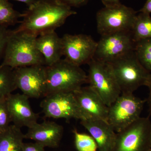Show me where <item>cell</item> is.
Here are the masks:
<instances>
[{
    "label": "cell",
    "instance_id": "cell-1",
    "mask_svg": "<svg viewBox=\"0 0 151 151\" xmlns=\"http://www.w3.org/2000/svg\"><path fill=\"white\" fill-rule=\"evenodd\" d=\"M77 14L71 8L56 0H36L23 14L22 21L14 30L35 36L55 31L65 23L68 18Z\"/></svg>",
    "mask_w": 151,
    "mask_h": 151
},
{
    "label": "cell",
    "instance_id": "cell-2",
    "mask_svg": "<svg viewBox=\"0 0 151 151\" xmlns=\"http://www.w3.org/2000/svg\"><path fill=\"white\" fill-rule=\"evenodd\" d=\"M37 37L24 32L12 30L0 66L17 68L45 65L43 55L36 45Z\"/></svg>",
    "mask_w": 151,
    "mask_h": 151
},
{
    "label": "cell",
    "instance_id": "cell-3",
    "mask_svg": "<svg viewBox=\"0 0 151 151\" xmlns=\"http://www.w3.org/2000/svg\"><path fill=\"white\" fill-rule=\"evenodd\" d=\"M46 95L59 92H74L88 84L87 75L80 66L65 59L46 66Z\"/></svg>",
    "mask_w": 151,
    "mask_h": 151
},
{
    "label": "cell",
    "instance_id": "cell-4",
    "mask_svg": "<svg viewBox=\"0 0 151 151\" xmlns=\"http://www.w3.org/2000/svg\"><path fill=\"white\" fill-rule=\"evenodd\" d=\"M122 93H133L146 86L150 72L139 61L134 50L109 63Z\"/></svg>",
    "mask_w": 151,
    "mask_h": 151
},
{
    "label": "cell",
    "instance_id": "cell-5",
    "mask_svg": "<svg viewBox=\"0 0 151 151\" xmlns=\"http://www.w3.org/2000/svg\"><path fill=\"white\" fill-rule=\"evenodd\" d=\"M88 64L89 86L109 107L122 94L111 65L94 58Z\"/></svg>",
    "mask_w": 151,
    "mask_h": 151
},
{
    "label": "cell",
    "instance_id": "cell-6",
    "mask_svg": "<svg viewBox=\"0 0 151 151\" xmlns=\"http://www.w3.org/2000/svg\"><path fill=\"white\" fill-rule=\"evenodd\" d=\"M146 102L133 93H122L108 107L107 122L115 132H120L140 118Z\"/></svg>",
    "mask_w": 151,
    "mask_h": 151
},
{
    "label": "cell",
    "instance_id": "cell-7",
    "mask_svg": "<svg viewBox=\"0 0 151 151\" xmlns=\"http://www.w3.org/2000/svg\"><path fill=\"white\" fill-rule=\"evenodd\" d=\"M151 122L149 117L138 119L116 133L111 151H149L151 149Z\"/></svg>",
    "mask_w": 151,
    "mask_h": 151
},
{
    "label": "cell",
    "instance_id": "cell-8",
    "mask_svg": "<svg viewBox=\"0 0 151 151\" xmlns=\"http://www.w3.org/2000/svg\"><path fill=\"white\" fill-rule=\"evenodd\" d=\"M137 15L132 8L120 4L105 6L96 14L97 32L100 35L113 33L132 31Z\"/></svg>",
    "mask_w": 151,
    "mask_h": 151
},
{
    "label": "cell",
    "instance_id": "cell-9",
    "mask_svg": "<svg viewBox=\"0 0 151 151\" xmlns=\"http://www.w3.org/2000/svg\"><path fill=\"white\" fill-rule=\"evenodd\" d=\"M40 107L47 118L54 119H85L73 92L51 93L44 97Z\"/></svg>",
    "mask_w": 151,
    "mask_h": 151
},
{
    "label": "cell",
    "instance_id": "cell-10",
    "mask_svg": "<svg viewBox=\"0 0 151 151\" xmlns=\"http://www.w3.org/2000/svg\"><path fill=\"white\" fill-rule=\"evenodd\" d=\"M97 43L93 58L107 63L134 50L135 42L133 40L132 31L101 35Z\"/></svg>",
    "mask_w": 151,
    "mask_h": 151
},
{
    "label": "cell",
    "instance_id": "cell-11",
    "mask_svg": "<svg viewBox=\"0 0 151 151\" xmlns=\"http://www.w3.org/2000/svg\"><path fill=\"white\" fill-rule=\"evenodd\" d=\"M61 39L63 55L68 62L80 66L88 64L94 58L97 43L91 36L66 34Z\"/></svg>",
    "mask_w": 151,
    "mask_h": 151
},
{
    "label": "cell",
    "instance_id": "cell-12",
    "mask_svg": "<svg viewBox=\"0 0 151 151\" xmlns=\"http://www.w3.org/2000/svg\"><path fill=\"white\" fill-rule=\"evenodd\" d=\"M17 89L29 98L44 97L46 94V66L34 65L14 69Z\"/></svg>",
    "mask_w": 151,
    "mask_h": 151
},
{
    "label": "cell",
    "instance_id": "cell-13",
    "mask_svg": "<svg viewBox=\"0 0 151 151\" xmlns=\"http://www.w3.org/2000/svg\"><path fill=\"white\" fill-rule=\"evenodd\" d=\"M73 94L85 119L107 122L108 107L90 86H82Z\"/></svg>",
    "mask_w": 151,
    "mask_h": 151
},
{
    "label": "cell",
    "instance_id": "cell-14",
    "mask_svg": "<svg viewBox=\"0 0 151 151\" xmlns=\"http://www.w3.org/2000/svg\"><path fill=\"white\" fill-rule=\"evenodd\" d=\"M6 99L13 125L20 128H29L37 123L38 115L33 111L27 96L12 93L6 96Z\"/></svg>",
    "mask_w": 151,
    "mask_h": 151
},
{
    "label": "cell",
    "instance_id": "cell-15",
    "mask_svg": "<svg viewBox=\"0 0 151 151\" xmlns=\"http://www.w3.org/2000/svg\"><path fill=\"white\" fill-rule=\"evenodd\" d=\"M63 132V127L55 122H37L28 128L24 139L34 141L45 147L55 148L59 145Z\"/></svg>",
    "mask_w": 151,
    "mask_h": 151
},
{
    "label": "cell",
    "instance_id": "cell-16",
    "mask_svg": "<svg viewBox=\"0 0 151 151\" xmlns=\"http://www.w3.org/2000/svg\"><path fill=\"white\" fill-rule=\"evenodd\" d=\"M81 124L96 141L99 151H111L116 133L108 122L102 120L85 119Z\"/></svg>",
    "mask_w": 151,
    "mask_h": 151
},
{
    "label": "cell",
    "instance_id": "cell-17",
    "mask_svg": "<svg viewBox=\"0 0 151 151\" xmlns=\"http://www.w3.org/2000/svg\"><path fill=\"white\" fill-rule=\"evenodd\" d=\"M36 45L43 55L45 66L53 65L63 56L62 39L55 31L39 36L36 40Z\"/></svg>",
    "mask_w": 151,
    "mask_h": 151
},
{
    "label": "cell",
    "instance_id": "cell-18",
    "mask_svg": "<svg viewBox=\"0 0 151 151\" xmlns=\"http://www.w3.org/2000/svg\"><path fill=\"white\" fill-rule=\"evenodd\" d=\"M24 139L21 128L11 125L0 133V151H22Z\"/></svg>",
    "mask_w": 151,
    "mask_h": 151
},
{
    "label": "cell",
    "instance_id": "cell-19",
    "mask_svg": "<svg viewBox=\"0 0 151 151\" xmlns=\"http://www.w3.org/2000/svg\"><path fill=\"white\" fill-rule=\"evenodd\" d=\"M135 19L132 29L135 42L142 40L151 39V17L150 14L139 12Z\"/></svg>",
    "mask_w": 151,
    "mask_h": 151
},
{
    "label": "cell",
    "instance_id": "cell-20",
    "mask_svg": "<svg viewBox=\"0 0 151 151\" xmlns=\"http://www.w3.org/2000/svg\"><path fill=\"white\" fill-rule=\"evenodd\" d=\"M17 89L14 69L0 66V98L12 94Z\"/></svg>",
    "mask_w": 151,
    "mask_h": 151
},
{
    "label": "cell",
    "instance_id": "cell-21",
    "mask_svg": "<svg viewBox=\"0 0 151 151\" xmlns=\"http://www.w3.org/2000/svg\"><path fill=\"white\" fill-rule=\"evenodd\" d=\"M23 14L16 11L7 0H0V26L8 27L14 25L22 17Z\"/></svg>",
    "mask_w": 151,
    "mask_h": 151
},
{
    "label": "cell",
    "instance_id": "cell-22",
    "mask_svg": "<svg viewBox=\"0 0 151 151\" xmlns=\"http://www.w3.org/2000/svg\"><path fill=\"white\" fill-rule=\"evenodd\" d=\"M134 52L142 65L151 73V39L135 42Z\"/></svg>",
    "mask_w": 151,
    "mask_h": 151
},
{
    "label": "cell",
    "instance_id": "cell-23",
    "mask_svg": "<svg viewBox=\"0 0 151 151\" xmlns=\"http://www.w3.org/2000/svg\"><path fill=\"white\" fill-rule=\"evenodd\" d=\"M75 145L78 151H96L98 149L96 141L91 135L73 131Z\"/></svg>",
    "mask_w": 151,
    "mask_h": 151
},
{
    "label": "cell",
    "instance_id": "cell-24",
    "mask_svg": "<svg viewBox=\"0 0 151 151\" xmlns=\"http://www.w3.org/2000/svg\"><path fill=\"white\" fill-rule=\"evenodd\" d=\"M12 122L6 96L0 98V133L6 130Z\"/></svg>",
    "mask_w": 151,
    "mask_h": 151
},
{
    "label": "cell",
    "instance_id": "cell-25",
    "mask_svg": "<svg viewBox=\"0 0 151 151\" xmlns=\"http://www.w3.org/2000/svg\"><path fill=\"white\" fill-rule=\"evenodd\" d=\"M8 27L0 26V60L4 55L7 44L11 35L12 30Z\"/></svg>",
    "mask_w": 151,
    "mask_h": 151
},
{
    "label": "cell",
    "instance_id": "cell-26",
    "mask_svg": "<svg viewBox=\"0 0 151 151\" xmlns=\"http://www.w3.org/2000/svg\"><path fill=\"white\" fill-rule=\"evenodd\" d=\"M45 147L37 142L24 143L22 151H45Z\"/></svg>",
    "mask_w": 151,
    "mask_h": 151
},
{
    "label": "cell",
    "instance_id": "cell-27",
    "mask_svg": "<svg viewBox=\"0 0 151 151\" xmlns=\"http://www.w3.org/2000/svg\"><path fill=\"white\" fill-rule=\"evenodd\" d=\"M59 2L65 5L74 7H79L85 5L89 0H56Z\"/></svg>",
    "mask_w": 151,
    "mask_h": 151
},
{
    "label": "cell",
    "instance_id": "cell-28",
    "mask_svg": "<svg viewBox=\"0 0 151 151\" xmlns=\"http://www.w3.org/2000/svg\"><path fill=\"white\" fill-rule=\"evenodd\" d=\"M138 12L150 14H151V0H147L145 4L143 6V7L138 11Z\"/></svg>",
    "mask_w": 151,
    "mask_h": 151
},
{
    "label": "cell",
    "instance_id": "cell-29",
    "mask_svg": "<svg viewBox=\"0 0 151 151\" xmlns=\"http://www.w3.org/2000/svg\"><path fill=\"white\" fill-rule=\"evenodd\" d=\"M146 86L148 87L149 89V94L147 100L148 105L149 111L151 113V73L149 77L148 81H147Z\"/></svg>",
    "mask_w": 151,
    "mask_h": 151
},
{
    "label": "cell",
    "instance_id": "cell-30",
    "mask_svg": "<svg viewBox=\"0 0 151 151\" xmlns=\"http://www.w3.org/2000/svg\"><path fill=\"white\" fill-rule=\"evenodd\" d=\"M105 6H112L121 4L120 0H101Z\"/></svg>",
    "mask_w": 151,
    "mask_h": 151
},
{
    "label": "cell",
    "instance_id": "cell-31",
    "mask_svg": "<svg viewBox=\"0 0 151 151\" xmlns=\"http://www.w3.org/2000/svg\"><path fill=\"white\" fill-rule=\"evenodd\" d=\"M7 1H9V0H7ZM14 1H18L24 3L28 6V7L32 5L35 2L36 0H14Z\"/></svg>",
    "mask_w": 151,
    "mask_h": 151
},
{
    "label": "cell",
    "instance_id": "cell-32",
    "mask_svg": "<svg viewBox=\"0 0 151 151\" xmlns=\"http://www.w3.org/2000/svg\"><path fill=\"white\" fill-rule=\"evenodd\" d=\"M150 144H151V132L150 134Z\"/></svg>",
    "mask_w": 151,
    "mask_h": 151
},
{
    "label": "cell",
    "instance_id": "cell-33",
    "mask_svg": "<svg viewBox=\"0 0 151 151\" xmlns=\"http://www.w3.org/2000/svg\"><path fill=\"white\" fill-rule=\"evenodd\" d=\"M149 151H151V149H150V150H149Z\"/></svg>",
    "mask_w": 151,
    "mask_h": 151
}]
</instances>
